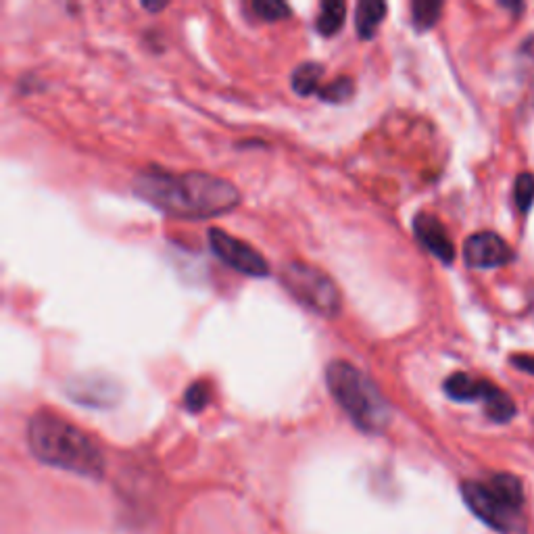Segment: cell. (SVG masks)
Wrapping results in <instances>:
<instances>
[{
    "mask_svg": "<svg viewBox=\"0 0 534 534\" xmlns=\"http://www.w3.org/2000/svg\"><path fill=\"white\" fill-rule=\"evenodd\" d=\"M386 3L382 0H361L355 11V28L359 38H372L386 15Z\"/></svg>",
    "mask_w": 534,
    "mask_h": 534,
    "instance_id": "cell-10",
    "label": "cell"
},
{
    "mask_svg": "<svg viewBox=\"0 0 534 534\" xmlns=\"http://www.w3.org/2000/svg\"><path fill=\"white\" fill-rule=\"evenodd\" d=\"M484 411H487V416L493 422L507 424L516 416V403L507 393H503L499 386H495L493 393L487 397V401H484Z\"/></svg>",
    "mask_w": 534,
    "mask_h": 534,
    "instance_id": "cell-14",
    "label": "cell"
},
{
    "mask_svg": "<svg viewBox=\"0 0 534 534\" xmlns=\"http://www.w3.org/2000/svg\"><path fill=\"white\" fill-rule=\"evenodd\" d=\"M514 259L512 247L495 232L472 234L464 245V261L474 270H495Z\"/></svg>",
    "mask_w": 534,
    "mask_h": 534,
    "instance_id": "cell-7",
    "label": "cell"
},
{
    "mask_svg": "<svg viewBox=\"0 0 534 534\" xmlns=\"http://www.w3.org/2000/svg\"><path fill=\"white\" fill-rule=\"evenodd\" d=\"M144 9H149V11H161L165 9V3H142Z\"/></svg>",
    "mask_w": 534,
    "mask_h": 534,
    "instance_id": "cell-21",
    "label": "cell"
},
{
    "mask_svg": "<svg viewBox=\"0 0 534 534\" xmlns=\"http://www.w3.org/2000/svg\"><path fill=\"white\" fill-rule=\"evenodd\" d=\"M211 401V386L207 382H194L188 386V391L184 395V405L192 414L203 411Z\"/></svg>",
    "mask_w": 534,
    "mask_h": 534,
    "instance_id": "cell-17",
    "label": "cell"
},
{
    "mask_svg": "<svg viewBox=\"0 0 534 534\" xmlns=\"http://www.w3.org/2000/svg\"><path fill=\"white\" fill-rule=\"evenodd\" d=\"M443 13V3H434V0H418L411 5V17H414V26L418 30H430Z\"/></svg>",
    "mask_w": 534,
    "mask_h": 534,
    "instance_id": "cell-15",
    "label": "cell"
},
{
    "mask_svg": "<svg viewBox=\"0 0 534 534\" xmlns=\"http://www.w3.org/2000/svg\"><path fill=\"white\" fill-rule=\"evenodd\" d=\"M416 236L422 245L443 263H451L455 259L453 240L447 234V228L441 224L439 217L430 213H420L414 222Z\"/></svg>",
    "mask_w": 534,
    "mask_h": 534,
    "instance_id": "cell-8",
    "label": "cell"
},
{
    "mask_svg": "<svg viewBox=\"0 0 534 534\" xmlns=\"http://www.w3.org/2000/svg\"><path fill=\"white\" fill-rule=\"evenodd\" d=\"M28 443L42 464L88 478H101L105 472L101 449L61 416L36 414L28 426Z\"/></svg>",
    "mask_w": 534,
    "mask_h": 534,
    "instance_id": "cell-2",
    "label": "cell"
},
{
    "mask_svg": "<svg viewBox=\"0 0 534 534\" xmlns=\"http://www.w3.org/2000/svg\"><path fill=\"white\" fill-rule=\"evenodd\" d=\"M443 388L453 401H461V403L482 401L484 403L487 401V397L493 393L495 384L489 380L474 378V376L464 374V372H455L445 380Z\"/></svg>",
    "mask_w": 534,
    "mask_h": 534,
    "instance_id": "cell-9",
    "label": "cell"
},
{
    "mask_svg": "<svg viewBox=\"0 0 534 534\" xmlns=\"http://www.w3.org/2000/svg\"><path fill=\"white\" fill-rule=\"evenodd\" d=\"M470 512L499 534H526L524 487L514 474H493L489 480H468L461 484Z\"/></svg>",
    "mask_w": 534,
    "mask_h": 534,
    "instance_id": "cell-3",
    "label": "cell"
},
{
    "mask_svg": "<svg viewBox=\"0 0 534 534\" xmlns=\"http://www.w3.org/2000/svg\"><path fill=\"white\" fill-rule=\"evenodd\" d=\"M514 199H516V205L522 213H526L532 207V203H534V174L524 172L516 178Z\"/></svg>",
    "mask_w": 534,
    "mask_h": 534,
    "instance_id": "cell-18",
    "label": "cell"
},
{
    "mask_svg": "<svg viewBox=\"0 0 534 534\" xmlns=\"http://www.w3.org/2000/svg\"><path fill=\"white\" fill-rule=\"evenodd\" d=\"M322 76H324V67L318 63H303L295 69L293 74V88L301 96H311L318 94L322 90Z\"/></svg>",
    "mask_w": 534,
    "mask_h": 534,
    "instance_id": "cell-13",
    "label": "cell"
},
{
    "mask_svg": "<svg viewBox=\"0 0 534 534\" xmlns=\"http://www.w3.org/2000/svg\"><path fill=\"white\" fill-rule=\"evenodd\" d=\"M318 96H322L326 103H345L353 96V80L345 78V76L336 78L334 82L324 84L322 90L318 92Z\"/></svg>",
    "mask_w": 534,
    "mask_h": 534,
    "instance_id": "cell-16",
    "label": "cell"
},
{
    "mask_svg": "<svg viewBox=\"0 0 534 534\" xmlns=\"http://www.w3.org/2000/svg\"><path fill=\"white\" fill-rule=\"evenodd\" d=\"M509 361H512L514 368H518L520 372L534 376V355H512Z\"/></svg>",
    "mask_w": 534,
    "mask_h": 534,
    "instance_id": "cell-20",
    "label": "cell"
},
{
    "mask_svg": "<svg viewBox=\"0 0 534 534\" xmlns=\"http://www.w3.org/2000/svg\"><path fill=\"white\" fill-rule=\"evenodd\" d=\"M326 384L330 395L363 432H384L391 424L393 411L378 386L353 363L336 359L328 363Z\"/></svg>",
    "mask_w": 534,
    "mask_h": 534,
    "instance_id": "cell-4",
    "label": "cell"
},
{
    "mask_svg": "<svg viewBox=\"0 0 534 534\" xmlns=\"http://www.w3.org/2000/svg\"><path fill=\"white\" fill-rule=\"evenodd\" d=\"M209 245L217 259H222L226 265H230L232 270L240 274L261 278L270 272V265H267L265 257L259 251H255L251 245H247V242L226 234L224 230L211 228Z\"/></svg>",
    "mask_w": 534,
    "mask_h": 534,
    "instance_id": "cell-6",
    "label": "cell"
},
{
    "mask_svg": "<svg viewBox=\"0 0 534 534\" xmlns=\"http://www.w3.org/2000/svg\"><path fill=\"white\" fill-rule=\"evenodd\" d=\"M71 395H74V399H78V403H88V405H103L115 399L113 386L105 384L101 378L96 380L82 378L80 384H74V388H71Z\"/></svg>",
    "mask_w": 534,
    "mask_h": 534,
    "instance_id": "cell-11",
    "label": "cell"
},
{
    "mask_svg": "<svg viewBox=\"0 0 534 534\" xmlns=\"http://www.w3.org/2000/svg\"><path fill=\"white\" fill-rule=\"evenodd\" d=\"M280 278L288 293L311 311L326 315V318H334V315L341 313V290L320 267L303 261H290L282 267Z\"/></svg>",
    "mask_w": 534,
    "mask_h": 534,
    "instance_id": "cell-5",
    "label": "cell"
},
{
    "mask_svg": "<svg viewBox=\"0 0 534 534\" xmlns=\"http://www.w3.org/2000/svg\"><path fill=\"white\" fill-rule=\"evenodd\" d=\"M347 17V5L341 0H326L320 7L318 21H315V28L324 36H334L338 30L343 28Z\"/></svg>",
    "mask_w": 534,
    "mask_h": 534,
    "instance_id": "cell-12",
    "label": "cell"
},
{
    "mask_svg": "<svg viewBox=\"0 0 534 534\" xmlns=\"http://www.w3.org/2000/svg\"><path fill=\"white\" fill-rule=\"evenodd\" d=\"M134 192L142 201L180 220H209L240 203V192L230 180L203 172L172 174L157 167L136 176Z\"/></svg>",
    "mask_w": 534,
    "mask_h": 534,
    "instance_id": "cell-1",
    "label": "cell"
},
{
    "mask_svg": "<svg viewBox=\"0 0 534 534\" xmlns=\"http://www.w3.org/2000/svg\"><path fill=\"white\" fill-rule=\"evenodd\" d=\"M253 11L265 21H280L290 15V7L280 3V0H255Z\"/></svg>",
    "mask_w": 534,
    "mask_h": 534,
    "instance_id": "cell-19",
    "label": "cell"
}]
</instances>
